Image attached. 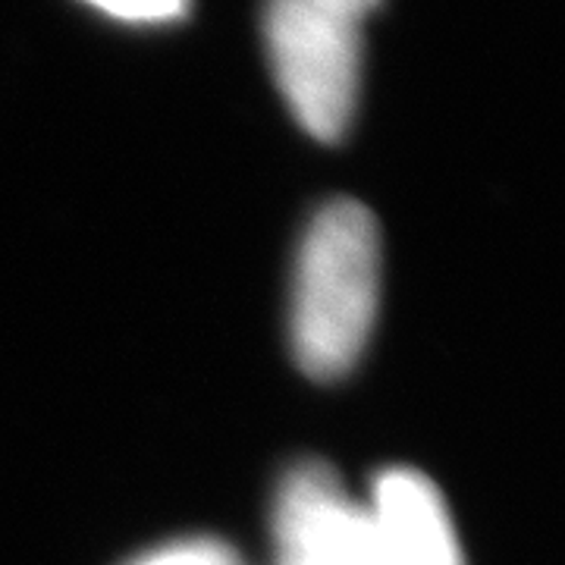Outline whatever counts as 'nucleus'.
<instances>
[{
  "mask_svg": "<svg viewBox=\"0 0 565 565\" xmlns=\"http://www.w3.org/2000/svg\"><path fill=\"white\" fill-rule=\"evenodd\" d=\"M277 565H381L367 509L345 497L330 468L305 462L286 475L274 505Z\"/></svg>",
  "mask_w": 565,
  "mask_h": 565,
  "instance_id": "obj_3",
  "label": "nucleus"
},
{
  "mask_svg": "<svg viewBox=\"0 0 565 565\" xmlns=\"http://www.w3.org/2000/svg\"><path fill=\"white\" fill-rule=\"evenodd\" d=\"M381 299V236L355 202H333L305 233L292 282V349L318 381L343 377L371 340Z\"/></svg>",
  "mask_w": 565,
  "mask_h": 565,
  "instance_id": "obj_1",
  "label": "nucleus"
},
{
  "mask_svg": "<svg viewBox=\"0 0 565 565\" xmlns=\"http://www.w3.org/2000/svg\"><path fill=\"white\" fill-rule=\"evenodd\" d=\"M82 3L98 10L107 20L141 25V29L173 25L192 13V0H82Z\"/></svg>",
  "mask_w": 565,
  "mask_h": 565,
  "instance_id": "obj_5",
  "label": "nucleus"
},
{
  "mask_svg": "<svg viewBox=\"0 0 565 565\" xmlns=\"http://www.w3.org/2000/svg\"><path fill=\"white\" fill-rule=\"evenodd\" d=\"M367 519L381 565H462L444 497L418 471H384L371 490Z\"/></svg>",
  "mask_w": 565,
  "mask_h": 565,
  "instance_id": "obj_4",
  "label": "nucleus"
},
{
  "mask_svg": "<svg viewBox=\"0 0 565 565\" xmlns=\"http://www.w3.org/2000/svg\"><path fill=\"white\" fill-rule=\"evenodd\" d=\"M264 51L305 132L343 139L362 88V17L327 0H267Z\"/></svg>",
  "mask_w": 565,
  "mask_h": 565,
  "instance_id": "obj_2",
  "label": "nucleus"
},
{
  "mask_svg": "<svg viewBox=\"0 0 565 565\" xmlns=\"http://www.w3.org/2000/svg\"><path fill=\"white\" fill-rule=\"evenodd\" d=\"M327 3L343 7V10H349V13H355V17H362L364 20V13H371L381 0H327Z\"/></svg>",
  "mask_w": 565,
  "mask_h": 565,
  "instance_id": "obj_7",
  "label": "nucleus"
},
{
  "mask_svg": "<svg viewBox=\"0 0 565 565\" xmlns=\"http://www.w3.org/2000/svg\"><path fill=\"white\" fill-rule=\"evenodd\" d=\"M136 565H239L233 553L211 541H189V544L163 546L158 553L145 556Z\"/></svg>",
  "mask_w": 565,
  "mask_h": 565,
  "instance_id": "obj_6",
  "label": "nucleus"
}]
</instances>
